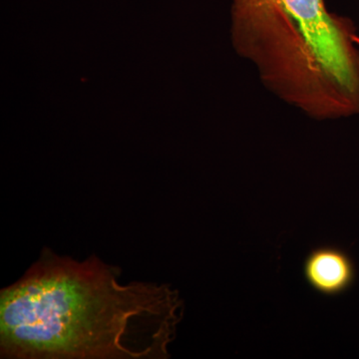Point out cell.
Returning a JSON list of instances; mask_svg holds the SVG:
<instances>
[{"label":"cell","instance_id":"cell-2","mask_svg":"<svg viewBox=\"0 0 359 359\" xmlns=\"http://www.w3.org/2000/svg\"><path fill=\"white\" fill-rule=\"evenodd\" d=\"M233 39L278 98L314 119L359 114L358 37L325 0H233Z\"/></svg>","mask_w":359,"mask_h":359},{"label":"cell","instance_id":"cell-1","mask_svg":"<svg viewBox=\"0 0 359 359\" xmlns=\"http://www.w3.org/2000/svg\"><path fill=\"white\" fill-rule=\"evenodd\" d=\"M95 256L44 250L0 294V355L9 359H166L183 302L169 285H122Z\"/></svg>","mask_w":359,"mask_h":359},{"label":"cell","instance_id":"cell-3","mask_svg":"<svg viewBox=\"0 0 359 359\" xmlns=\"http://www.w3.org/2000/svg\"><path fill=\"white\" fill-rule=\"evenodd\" d=\"M304 273L313 290L328 297L346 292L356 276L353 259L344 250L334 247L311 250L304 262Z\"/></svg>","mask_w":359,"mask_h":359},{"label":"cell","instance_id":"cell-4","mask_svg":"<svg viewBox=\"0 0 359 359\" xmlns=\"http://www.w3.org/2000/svg\"><path fill=\"white\" fill-rule=\"evenodd\" d=\"M356 40H358V43H359V39H356Z\"/></svg>","mask_w":359,"mask_h":359}]
</instances>
